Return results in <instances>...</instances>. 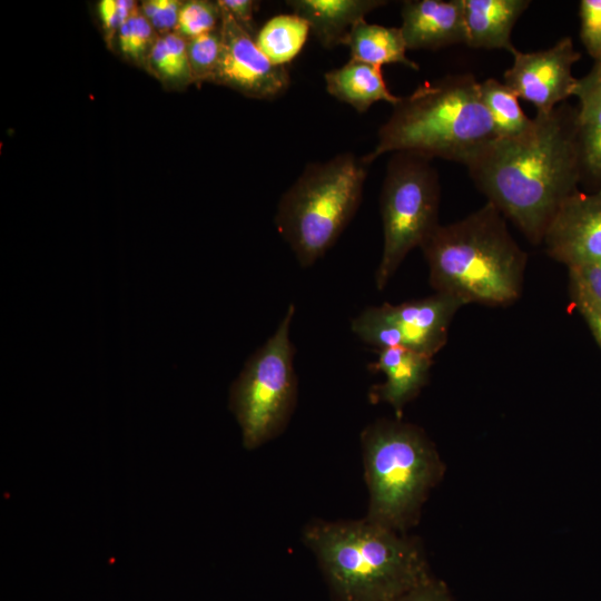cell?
<instances>
[{"instance_id": "1", "label": "cell", "mask_w": 601, "mask_h": 601, "mask_svg": "<svg viewBox=\"0 0 601 601\" xmlns=\"http://www.w3.org/2000/svg\"><path fill=\"white\" fill-rule=\"evenodd\" d=\"M577 117L565 102L536 112L524 132L495 139L467 166L487 201L533 244L583 179Z\"/></svg>"}, {"instance_id": "2", "label": "cell", "mask_w": 601, "mask_h": 601, "mask_svg": "<svg viewBox=\"0 0 601 601\" xmlns=\"http://www.w3.org/2000/svg\"><path fill=\"white\" fill-rule=\"evenodd\" d=\"M303 540L335 601H396L432 577L416 539L366 518L315 520Z\"/></svg>"}, {"instance_id": "3", "label": "cell", "mask_w": 601, "mask_h": 601, "mask_svg": "<svg viewBox=\"0 0 601 601\" xmlns=\"http://www.w3.org/2000/svg\"><path fill=\"white\" fill-rule=\"evenodd\" d=\"M495 139L480 82L471 73L449 75L402 97L363 158L371 165L386 152L402 151L467 167Z\"/></svg>"}, {"instance_id": "4", "label": "cell", "mask_w": 601, "mask_h": 601, "mask_svg": "<svg viewBox=\"0 0 601 601\" xmlns=\"http://www.w3.org/2000/svg\"><path fill=\"white\" fill-rule=\"evenodd\" d=\"M421 248L436 293L491 306L509 305L522 293L526 254L490 201L457 221L439 225Z\"/></svg>"}, {"instance_id": "5", "label": "cell", "mask_w": 601, "mask_h": 601, "mask_svg": "<svg viewBox=\"0 0 601 601\" xmlns=\"http://www.w3.org/2000/svg\"><path fill=\"white\" fill-rule=\"evenodd\" d=\"M368 491L366 519L398 532L414 525L444 473L435 445L422 428L377 420L361 434Z\"/></svg>"}, {"instance_id": "6", "label": "cell", "mask_w": 601, "mask_h": 601, "mask_svg": "<svg viewBox=\"0 0 601 601\" xmlns=\"http://www.w3.org/2000/svg\"><path fill=\"white\" fill-rule=\"evenodd\" d=\"M368 164L353 152L308 164L282 196L275 224L303 267L331 248L355 215Z\"/></svg>"}, {"instance_id": "7", "label": "cell", "mask_w": 601, "mask_h": 601, "mask_svg": "<svg viewBox=\"0 0 601 601\" xmlns=\"http://www.w3.org/2000/svg\"><path fill=\"white\" fill-rule=\"evenodd\" d=\"M294 313L290 304L274 334L247 359L230 386L229 408L248 450L278 435L294 411L297 380L289 338Z\"/></svg>"}, {"instance_id": "8", "label": "cell", "mask_w": 601, "mask_h": 601, "mask_svg": "<svg viewBox=\"0 0 601 601\" xmlns=\"http://www.w3.org/2000/svg\"><path fill=\"white\" fill-rule=\"evenodd\" d=\"M441 187L431 159L413 152H394L382 185L380 205L383 253L375 273L382 290L406 255L439 224Z\"/></svg>"}, {"instance_id": "9", "label": "cell", "mask_w": 601, "mask_h": 601, "mask_svg": "<svg viewBox=\"0 0 601 601\" xmlns=\"http://www.w3.org/2000/svg\"><path fill=\"white\" fill-rule=\"evenodd\" d=\"M512 56L513 63L503 75L504 83L532 104L538 114L549 112L574 96L579 79L572 67L581 53L571 37H563L544 50H516Z\"/></svg>"}, {"instance_id": "10", "label": "cell", "mask_w": 601, "mask_h": 601, "mask_svg": "<svg viewBox=\"0 0 601 601\" xmlns=\"http://www.w3.org/2000/svg\"><path fill=\"white\" fill-rule=\"evenodd\" d=\"M219 8L221 52L213 81L259 99L283 95L290 81L287 69L272 63L253 36L230 13Z\"/></svg>"}, {"instance_id": "11", "label": "cell", "mask_w": 601, "mask_h": 601, "mask_svg": "<svg viewBox=\"0 0 601 601\" xmlns=\"http://www.w3.org/2000/svg\"><path fill=\"white\" fill-rule=\"evenodd\" d=\"M543 242L548 254L568 267L601 260V187L571 195L549 225Z\"/></svg>"}, {"instance_id": "12", "label": "cell", "mask_w": 601, "mask_h": 601, "mask_svg": "<svg viewBox=\"0 0 601 601\" xmlns=\"http://www.w3.org/2000/svg\"><path fill=\"white\" fill-rule=\"evenodd\" d=\"M464 305L453 295L435 293L400 305L385 303L378 307L400 346L433 357L445 345L450 324Z\"/></svg>"}, {"instance_id": "13", "label": "cell", "mask_w": 601, "mask_h": 601, "mask_svg": "<svg viewBox=\"0 0 601 601\" xmlns=\"http://www.w3.org/2000/svg\"><path fill=\"white\" fill-rule=\"evenodd\" d=\"M401 16L407 50L466 43L463 0H407Z\"/></svg>"}, {"instance_id": "14", "label": "cell", "mask_w": 601, "mask_h": 601, "mask_svg": "<svg viewBox=\"0 0 601 601\" xmlns=\"http://www.w3.org/2000/svg\"><path fill=\"white\" fill-rule=\"evenodd\" d=\"M433 357L404 346L380 349L376 362L370 364L372 372H382L384 383L371 391V398L390 404L397 415L427 383Z\"/></svg>"}, {"instance_id": "15", "label": "cell", "mask_w": 601, "mask_h": 601, "mask_svg": "<svg viewBox=\"0 0 601 601\" xmlns=\"http://www.w3.org/2000/svg\"><path fill=\"white\" fill-rule=\"evenodd\" d=\"M529 0H463L466 46L514 55L511 33Z\"/></svg>"}, {"instance_id": "16", "label": "cell", "mask_w": 601, "mask_h": 601, "mask_svg": "<svg viewBox=\"0 0 601 601\" xmlns=\"http://www.w3.org/2000/svg\"><path fill=\"white\" fill-rule=\"evenodd\" d=\"M384 0H288L293 13L302 17L325 49L344 45L349 30Z\"/></svg>"}, {"instance_id": "17", "label": "cell", "mask_w": 601, "mask_h": 601, "mask_svg": "<svg viewBox=\"0 0 601 601\" xmlns=\"http://www.w3.org/2000/svg\"><path fill=\"white\" fill-rule=\"evenodd\" d=\"M326 90L334 98L365 112L377 101L395 106L402 97L393 95L384 80L382 67L354 59L324 75Z\"/></svg>"}, {"instance_id": "18", "label": "cell", "mask_w": 601, "mask_h": 601, "mask_svg": "<svg viewBox=\"0 0 601 601\" xmlns=\"http://www.w3.org/2000/svg\"><path fill=\"white\" fill-rule=\"evenodd\" d=\"M578 136L583 177L601 187V81L591 70L578 80Z\"/></svg>"}, {"instance_id": "19", "label": "cell", "mask_w": 601, "mask_h": 601, "mask_svg": "<svg viewBox=\"0 0 601 601\" xmlns=\"http://www.w3.org/2000/svg\"><path fill=\"white\" fill-rule=\"evenodd\" d=\"M344 45L349 48L351 59L377 67L401 63L418 70V65L406 56L407 47L401 28L368 23L364 19L349 30Z\"/></svg>"}, {"instance_id": "20", "label": "cell", "mask_w": 601, "mask_h": 601, "mask_svg": "<svg viewBox=\"0 0 601 601\" xmlns=\"http://www.w3.org/2000/svg\"><path fill=\"white\" fill-rule=\"evenodd\" d=\"M311 28L296 13L277 14L265 22L255 37V42L268 60L284 66L302 51Z\"/></svg>"}, {"instance_id": "21", "label": "cell", "mask_w": 601, "mask_h": 601, "mask_svg": "<svg viewBox=\"0 0 601 601\" xmlns=\"http://www.w3.org/2000/svg\"><path fill=\"white\" fill-rule=\"evenodd\" d=\"M481 100L486 108L497 139L512 138L524 132L531 125L519 104V97L504 82L487 78L480 82Z\"/></svg>"}, {"instance_id": "22", "label": "cell", "mask_w": 601, "mask_h": 601, "mask_svg": "<svg viewBox=\"0 0 601 601\" xmlns=\"http://www.w3.org/2000/svg\"><path fill=\"white\" fill-rule=\"evenodd\" d=\"M187 52L193 78L213 80L221 52L220 29L188 39Z\"/></svg>"}, {"instance_id": "23", "label": "cell", "mask_w": 601, "mask_h": 601, "mask_svg": "<svg viewBox=\"0 0 601 601\" xmlns=\"http://www.w3.org/2000/svg\"><path fill=\"white\" fill-rule=\"evenodd\" d=\"M218 20H220L218 3L191 0L183 3L176 30L181 37L191 39L215 30Z\"/></svg>"}, {"instance_id": "24", "label": "cell", "mask_w": 601, "mask_h": 601, "mask_svg": "<svg viewBox=\"0 0 601 601\" xmlns=\"http://www.w3.org/2000/svg\"><path fill=\"white\" fill-rule=\"evenodd\" d=\"M152 28L149 20L136 9L118 30L121 51L131 59H141L151 41Z\"/></svg>"}, {"instance_id": "25", "label": "cell", "mask_w": 601, "mask_h": 601, "mask_svg": "<svg viewBox=\"0 0 601 601\" xmlns=\"http://www.w3.org/2000/svg\"><path fill=\"white\" fill-rule=\"evenodd\" d=\"M580 38L587 52L601 66V0H581Z\"/></svg>"}, {"instance_id": "26", "label": "cell", "mask_w": 601, "mask_h": 601, "mask_svg": "<svg viewBox=\"0 0 601 601\" xmlns=\"http://www.w3.org/2000/svg\"><path fill=\"white\" fill-rule=\"evenodd\" d=\"M183 3L177 0H148L142 2V14L160 31L176 29Z\"/></svg>"}, {"instance_id": "27", "label": "cell", "mask_w": 601, "mask_h": 601, "mask_svg": "<svg viewBox=\"0 0 601 601\" xmlns=\"http://www.w3.org/2000/svg\"><path fill=\"white\" fill-rule=\"evenodd\" d=\"M570 285L601 303V260L568 267Z\"/></svg>"}, {"instance_id": "28", "label": "cell", "mask_w": 601, "mask_h": 601, "mask_svg": "<svg viewBox=\"0 0 601 601\" xmlns=\"http://www.w3.org/2000/svg\"><path fill=\"white\" fill-rule=\"evenodd\" d=\"M571 299L601 346V303L578 287L570 285Z\"/></svg>"}, {"instance_id": "29", "label": "cell", "mask_w": 601, "mask_h": 601, "mask_svg": "<svg viewBox=\"0 0 601 601\" xmlns=\"http://www.w3.org/2000/svg\"><path fill=\"white\" fill-rule=\"evenodd\" d=\"M166 51L174 68L177 80L191 79V71L188 60L187 41L184 37L175 33H167L162 37Z\"/></svg>"}, {"instance_id": "30", "label": "cell", "mask_w": 601, "mask_h": 601, "mask_svg": "<svg viewBox=\"0 0 601 601\" xmlns=\"http://www.w3.org/2000/svg\"><path fill=\"white\" fill-rule=\"evenodd\" d=\"M396 601H454L445 584L433 575Z\"/></svg>"}, {"instance_id": "31", "label": "cell", "mask_w": 601, "mask_h": 601, "mask_svg": "<svg viewBox=\"0 0 601 601\" xmlns=\"http://www.w3.org/2000/svg\"><path fill=\"white\" fill-rule=\"evenodd\" d=\"M252 35L253 12L255 2L252 0H219L217 2ZM253 36V35H252Z\"/></svg>"}, {"instance_id": "32", "label": "cell", "mask_w": 601, "mask_h": 601, "mask_svg": "<svg viewBox=\"0 0 601 601\" xmlns=\"http://www.w3.org/2000/svg\"><path fill=\"white\" fill-rule=\"evenodd\" d=\"M150 61L159 75L168 79H176L174 68L168 58L162 38L157 39L150 49Z\"/></svg>"}, {"instance_id": "33", "label": "cell", "mask_w": 601, "mask_h": 601, "mask_svg": "<svg viewBox=\"0 0 601 601\" xmlns=\"http://www.w3.org/2000/svg\"><path fill=\"white\" fill-rule=\"evenodd\" d=\"M98 12L107 32L114 33L121 27V19L117 0H102L98 4Z\"/></svg>"}, {"instance_id": "34", "label": "cell", "mask_w": 601, "mask_h": 601, "mask_svg": "<svg viewBox=\"0 0 601 601\" xmlns=\"http://www.w3.org/2000/svg\"><path fill=\"white\" fill-rule=\"evenodd\" d=\"M591 70L597 75V77L601 81V66L594 63V66H593V68Z\"/></svg>"}]
</instances>
